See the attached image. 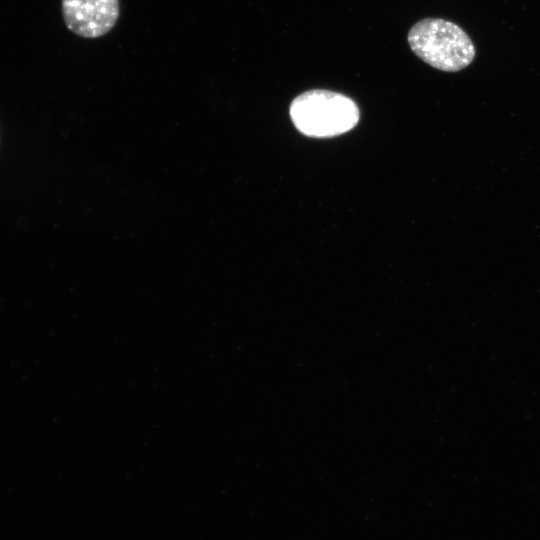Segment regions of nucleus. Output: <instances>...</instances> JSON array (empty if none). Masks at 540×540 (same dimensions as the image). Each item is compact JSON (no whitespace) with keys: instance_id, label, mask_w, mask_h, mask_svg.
Instances as JSON below:
<instances>
[{"instance_id":"1","label":"nucleus","mask_w":540,"mask_h":540,"mask_svg":"<svg viewBox=\"0 0 540 540\" xmlns=\"http://www.w3.org/2000/svg\"><path fill=\"white\" fill-rule=\"evenodd\" d=\"M407 41L413 53L431 67L457 72L475 58V47L457 24L441 18H425L409 30Z\"/></svg>"},{"instance_id":"2","label":"nucleus","mask_w":540,"mask_h":540,"mask_svg":"<svg viewBox=\"0 0 540 540\" xmlns=\"http://www.w3.org/2000/svg\"><path fill=\"white\" fill-rule=\"evenodd\" d=\"M356 103L343 94L312 89L298 95L290 105V117L303 134L325 138L348 132L359 120Z\"/></svg>"},{"instance_id":"3","label":"nucleus","mask_w":540,"mask_h":540,"mask_svg":"<svg viewBox=\"0 0 540 540\" xmlns=\"http://www.w3.org/2000/svg\"><path fill=\"white\" fill-rule=\"evenodd\" d=\"M61 10L66 27L83 38H99L115 26L119 0H62Z\"/></svg>"}]
</instances>
